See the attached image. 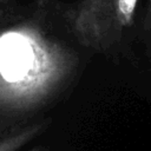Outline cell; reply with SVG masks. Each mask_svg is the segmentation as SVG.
Returning <instances> with one entry per match:
<instances>
[{
    "label": "cell",
    "instance_id": "cell-1",
    "mask_svg": "<svg viewBox=\"0 0 151 151\" xmlns=\"http://www.w3.org/2000/svg\"><path fill=\"white\" fill-rule=\"evenodd\" d=\"M73 59L38 31L20 27L0 38L2 111H20L45 99L64 80Z\"/></svg>",
    "mask_w": 151,
    "mask_h": 151
},
{
    "label": "cell",
    "instance_id": "cell-2",
    "mask_svg": "<svg viewBox=\"0 0 151 151\" xmlns=\"http://www.w3.org/2000/svg\"><path fill=\"white\" fill-rule=\"evenodd\" d=\"M136 6L137 0H83L73 14V29L81 44L107 48L132 24Z\"/></svg>",
    "mask_w": 151,
    "mask_h": 151
},
{
    "label": "cell",
    "instance_id": "cell-3",
    "mask_svg": "<svg viewBox=\"0 0 151 151\" xmlns=\"http://www.w3.org/2000/svg\"><path fill=\"white\" fill-rule=\"evenodd\" d=\"M33 134H34V130H27V131L20 133V136L18 134L7 140L4 139L1 142V151H14L17 147H20V145L24 144L27 139H29V137Z\"/></svg>",
    "mask_w": 151,
    "mask_h": 151
}]
</instances>
